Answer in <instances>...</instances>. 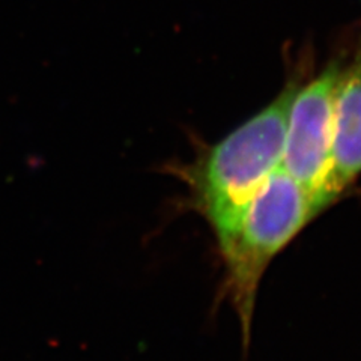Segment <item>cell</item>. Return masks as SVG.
Masks as SVG:
<instances>
[{
  "label": "cell",
  "instance_id": "1",
  "mask_svg": "<svg viewBox=\"0 0 361 361\" xmlns=\"http://www.w3.org/2000/svg\"><path fill=\"white\" fill-rule=\"evenodd\" d=\"M298 61L285 87L267 107L183 171L195 207L211 224L217 240L232 231L248 200L281 166L289 107L307 77L309 59L301 56Z\"/></svg>",
  "mask_w": 361,
  "mask_h": 361
},
{
  "label": "cell",
  "instance_id": "2",
  "mask_svg": "<svg viewBox=\"0 0 361 361\" xmlns=\"http://www.w3.org/2000/svg\"><path fill=\"white\" fill-rule=\"evenodd\" d=\"M318 214L306 191L280 166L248 200L232 231L219 238L226 289L238 313L245 345L267 267Z\"/></svg>",
  "mask_w": 361,
  "mask_h": 361
},
{
  "label": "cell",
  "instance_id": "3",
  "mask_svg": "<svg viewBox=\"0 0 361 361\" xmlns=\"http://www.w3.org/2000/svg\"><path fill=\"white\" fill-rule=\"evenodd\" d=\"M342 66L338 49L322 70L304 78L289 107L281 167L322 212L343 193L334 173V98Z\"/></svg>",
  "mask_w": 361,
  "mask_h": 361
},
{
  "label": "cell",
  "instance_id": "4",
  "mask_svg": "<svg viewBox=\"0 0 361 361\" xmlns=\"http://www.w3.org/2000/svg\"><path fill=\"white\" fill-rule=\"evenodd\" d=\"M333 122L334 173L345 191L361 175V26L342 47Z\"/></svg>",
  "mask_w": 361,
  "mask_h": 361
}]
</instances>
